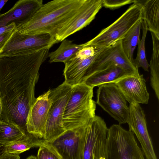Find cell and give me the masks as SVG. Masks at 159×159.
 <instances>
[{"mask_svg":"<svg viewBox=\"0 0 159 159\" xmlns=\"http://www.w3.org/2000/svg\"><path fill=\"white\" fill-rule=\"evenodd\" d=\"M127 123L129 129L135 134L140 143L146 159H157L152 142L148 131L145 114L139 104H129Z\"/></svg>","mask_w":159,"mask_h":159,"instance_id":"cell-12","label":"cell"},{"mask_svg":"<svg viewBox=\"0 0 159 159\" xmlns=\"http://www.w3.org/2000/svg\"><path fill=\"white\" fill-rule=\"evenodd\" d=\"M93 89L84 83L72 86L62 119L65 131L86 125L96 115Z\"/></svg>","mask_w":159,"mask_h":159,"instance_id":"cell-3","label":"cell"},{"mask_svg":"<svg viewBox=\"0 0 159 159\" xmlns=\"http://www.w3.org/2000/svg\"><path fill=\"white\" fill-rule=\"evenodd\" d=\"M0 159H20L19 154L5 153L0 156Z\"/></svg>","mask_w":159,"mask_h":159,"instance_id":"cell-28","label":"cell"},{"mask_svg":"<svg viewBox=\"0 0 159 159\" xmlns=\"http://www.w3.org/2000/svg\"><path fill=\"white\" fill-rule=\"evenodd\" d=\"M102 7V0H85L75 15L56 32L57 43L89 25Z\"/></svg>","mask_w":159,"mask_h":159,"instance_id":"cell-9","label":"cell"},{"mask_svg":"<svg viewBox=\"0 0 159 159\" xmlns=\"http://www.w3.org/2000/svg\"><path fill=\"white\" fill-rule=\"evenodd\" d=\"M72 86L64 82L51 90L49 97L51 101L43 140L49 142L65 131L62 119L65 107L71 91Z\"/></svg>","mask_w":159,"mask_h":159,"instance_id":"cell-6","label":"cell"},{"mask_svg":"<svg viewBox=\"0 0 159 159\" xmlns=\"http://www.w3.org/2000/svg\"><path fill=\"white\" fill-rule=\"evenodd\" d=\"M56 43L55 38L48 33L23 34L18 33L15 29L0 50V55L20 51L50 48Z\"/></svg>","mask_w":159,"mask_h":159,"instance_id":"cell-11","label":"cell"},{"mask_svg":"<svg viewBox=\"0 0 159 159\" xmlns=\"http://www.w3.org/2000/svg\"><path fill=\"white\" fill-rule=\"evenodd\" d=\"M14 23H12L8 25L0 27V35L11 31L16 28Z\"/></svg>","mask_w":159,"mask_h":159,"instance_id":"cell-27","label":"cell"},{"mask_svg":"<svg viewBox=\"0 0 159 159\" xmlns=\"http://www.w3.org/2000/svg\"><path fill=\"white\" fill-rule=\"evenodd\" d=\"M43 5V0H20L8 11L0 14V27L14 23L17 27L29 21Z\"/></svg>","mask_w":159,"mask_h":159,"instance_id":"cell-15","label":"cell"},{"mask_svg":"<svg viewBox=\"0 0 159 159\" xmlns=\"http://www.w3.org/2000/svg\"><path fill=\"white\" fill-rule=\"evenodd\" d=\"M26 159H37L36 157L31 155L28 157Z\"/></svg>","mask_w":159,"mask_h":159,"instance_id":"cell-32","label":"cell"},{"mask_svg":"<svg viewBox=\"0 0 159 159\" xmlns=\"http://www.w3.org/2000/svg\"><path fill=\"white\" fill-rule=\"evenodd\" d=\"M29 134L14 123L0 120V143L6 145L13 143Z\"/></svg>","mask_w":159,"mask_h":159,"instance_id":"cell-20","label":"cell"},{"mask_svg":"<svg viewBox=\"0 0 159 159\" xmlns=\"http://www.w3.org/2000/svg\"><path fill=\"white\" fill-rule=\"evenodd\" d=\"M104 159H146L134 133L120 125L108 129Z\"/></svg>","mask_w":159,"mask_h":159,"instance_id":"cell-5","label":"cell"},{"mask_svg":"<svg viewBox=\"0 0 159 159\" xmlns=\"http://www.w3.org/2000/svg\"><path fill=\"white\" fill-rule=\"evenodd\" d=\"M43 139H39L29 134L22 139L5 146V153L19 154L30 148L39 147L44 143Z\"/></svg>","mask_w":159,"mask_h":159,"instance_id":"cell-22","label":"cell"},{"mask_svg":"<svg viewBox=\"0 0 159 159\" xmlns=\"http://www.w3.org/2000/svg\"><path fill=\"white\" fill-rule=\"evenodd\" d=\"M138 0H102V7L111 10H114L124 5L134 3Z\"/></svg>","mask_w":159,"mask_h":159,"instance_id":"cell-25","label":"cell"},{"mask_svg":"<svg viewBox=\"0 0 159 159\" xmlns=\"http://www.w3.org/2000/svg\"><path fill=\"white\" fill-rule=\"evenodd\" d=\"M142 20L141 19L138 20L121 40L124 53L128 59L133 63L134 51L140 40Z\"/></svg>","mask_w":159,"mask_h":159,"instance_id":"cell-21","label":"cell"},{"mask_svg":"<svg viewBox=\"0 0 159 159\" xmlns=\"http://www.w3.org/2000/svg\"><path fill=\"white\" fill-rule=\"evenodd\" d=\"M50 91V89L36 98L27 119V132L41 139H43L45 135L48 113L51 105L49 97Z\"/></svg>","mask_w":159,"mask_h":159,"instance_id":"cell-14","label":"cell"},{"mask_svg":"<svg viewBox=\"0 0 159 159\" xmlns=\"http://www.w3.org/2000/svg\"><path fill=\"white\" fill-rule=\"evenodd\" d=\"M2 101L1 98V95L0 94V120H1V116L2 115Z\"/></svg>","mask_w":159,"mask_h":159,"instance_id":"cell-31","label":"cell"},{"mask_svg":"<svg viewBox=\"0 0 159 159\" xmlns=\"http://www.w3.org/2000/svg\"><path fill=\"white\" fill-rule=\"evenodd\" d=\"M14 30L0 35V50L9 38Z\"/></svg>","mask_w":159,"mask_h":159,"instance_id":"cell-26","label":"cell"},{"mask_svg":"<svg viewBox=\"0 0 159 159\" xmlns=\"http://www.w3.org/2000/svg\"><path fill=\"white\" fill-rule=\"evenodd\" d=\"M131 75H134L120 67L112 66L93 74L84 83L93 88L95 87H99L102 84L114 83L124 77Z\"/></svg>","mask_w":159,"mask_h":159,"instance_id":"cell-17","label":"cell"},{"mask_svg":"<svg viewBox=\"0 0 159 159\" xmlns=\"http://www.w3.org/2000/svg\"><path fill=\"white\" fill-rule=\"evenodd\" d=\"M84 1H49L43 4L29 21L16 27L15 30L23 34L48 33L54 38L57 30L75 15Z\"/></svg>","mask_w":159,"mask_h":159,"instance_id":"cell-2","label":"cell"},{"mask_svg":"<svg viewBox=\"0 0 159 159\" xmlns=\"http://www.w3.org/2000/svg\"><path fill=\"white\" fill-rule=\"evenodd\" d=\"M36 157L37 159H61L54 150L44 142L39 147Z\"/></svg>","mask_w":159,"mask_h":159,"instance_id":"cell-24","label":"cell"},{"mask_svg":"<svg viewBox=\"0 0 159 159\" xmlns=\"http://www.w3.org/2000/svg\"><path fill=\"white\" fill-rule=\"evenodd\" d=\"M87 124L66 131L51 141L44 142L51 146L61 159H80Z\"/></svg>","mask_w":159,"mask_h":159,"instance_id":"cell-10","label":"cell"},{"mask_svg":"<svg viewBox=\"0 0 159 159\" xmlns=\"http://www.w3.org/2000/svg\"><path fill=\"white\" fill-rule=\"evenodd\" d=\"M8 1V0H0V12L2 9Z\"/></svg>","mask_w":159,"mask_h":159,"instance_id":"cell-30","label":"cell"},{"mask_svg":"<svg viewBox=\"0 0 159 159\" xmlns=\"http://www.w3.org/2000/svg\"><path fill=\"white\" fill-rule=\"evenodd\" d=\"M5 145L0 143V156L5 153Z\"/></svg>","mask_w":159,"mask_h":159,"instance_id":"cell-29","label":"cell"},{"mask_svg":"<svg viewBox=\"0 0 159 159\" xmlns=\"http://www.w3.org/2000/svg\"><path fill=\"white\" fill-rule=\"evenodd\" d=\"M119 124L127 123L129 108L124 96L114 83L98 87L96 103Z\"/></svg>","mask_w":159,"mask_h":159,"instance_id":"cell-8","label":"cell"},{"mask_svg":"<svg viewBox=\"0 0 159 159\" xmlns=\"http://www.w3.org/2000/svg\"><path fill=\"white\" fill-rule=\"evenodd\" d=\"M48 48L0 55L1 120L14 123L27 133L26 123L35 102L39 70L48 56Z\"/></svg>","mask_w":159,"mask_h":159,"instance_id":"cell-1","label":"cell"},{"mask_svg":"<svg viewBox=\"0 0 159 159\" xmlns=\"http://www.w3.org/2000/svg\"><path fill=\"white\" fill-rule=\"evenodd\" d=\"M108 131L104 120L95 115L86 125L80 159H104Z\"/></svg>","mask_w":159,"mask_h":159,"instance_id":"cell-7","label":"cell"},{"mask_svg":"<svg viewBox=\"0 0 159 159\" xmlns=\"http://www.w3.org/2000/svg\"><path fill=\"white\" fill-rule=\"evenodd\" d=\"M142 10L141 1L138 0L113 23L87 42V44L99 49L110 47L121 40L136 22L141 19Z\"/></svg>","mask_w":159,"mask_h":159,"instance_id":"cell-4","label":"cell"},{"mask_svg":"<svg viewBox=\"0 0 159 159\" xmlns=\"http://www.w3.org/2000/svg\"><path fill=\"white\" fill-rule=\"evenodd\" d=\"M141 2V19L145 21L148 30L159 39V0H148Z\"/></svg>","mask_w":159,"mask_h":159,"instance_id":"cell-18","label":"cell"},{"mask_svg":"<svg viewBox=\"0 0 159 159\" xmlns=\"http://www.w3.org/2000/svg\"><path fill=\"white\" fill-rule=\"evenodd\" d=\"M84 45V43L77 44L66 39L61 41L55 51L49 52V62H62L65 64Z\"/></svg>","mask_w":159,"mask_h":159,"instance_id":"cell-19","label":"cell"},{"mask_svg":"<svg viewBox=\"0 0 159 159\" xmlns=\"http://www.w3.org/2000/svg\"><path fill=\"white\" fill-rule=\"evenodd\" d=\"M129 104H147L149 98L146 81L143 75H129L115 82Z\"/></svg>","mask_w":159,"mask_h":159,"instance_id":"cell-16","label":"cell"},{"mask_svg":"<svg viewBox=\"0 0 159 159\" xmlns=\"http://www.w3.org/2000/svg\"><path fill=\"white\" fill-rule=\"evenodd\" d=\"M141 29L142 36L138 44V51L136 57L134 59L133 63L137 68H142L145 71L148 72L149 66L147 60L145 49V41L148 29L145 20H142Z\"/></svg>","mask_w":159,"mask_h":159,"instance_id":"cell-23","label":"cell"},{"mask_svg":"<svg viewBox=\"0 0 159 159\" xmlns=\"http://www.w3.org/2000/svg\"><path fill=\"white\" fill-rule=\"evenodd\" d=\"M112 66L120 67L131 74L139 75L138 69L127 58L122 48L121 40L104 48L100 53L90 69V76Z\"/></svg>","mask_w":159,"mask_h":159,"instance_id":"cell-13","label":"cell"}]
</instances>
